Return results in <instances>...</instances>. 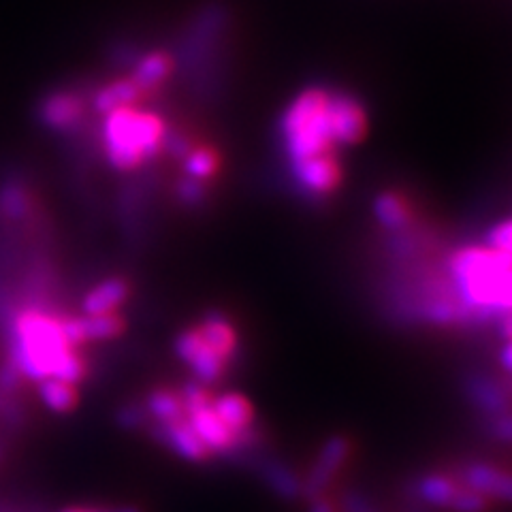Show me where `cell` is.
Listing matches in <instances>:
<instances>
[{"instance_id": "obj_1", "label": "cell", "mask_w": 512, "mask_h": 512, "mask_svg": "<svg viewBox=\"0 0 512 512\" xmlns=\"http://www.w3.org/2000/svg\"><path fill=\"white\" fill-rule=\"evenodd\" d=\"M11 361L24 378L37 382L58 378L77 384L88 372L86 359L62 331V316L35 308L22 310L15 318Z\"/></svg>"}, {"instance_id": "obj_2", "label": "cell", "mask_w": 512, "mask_h": 512, "mask_svg": "<svg viewBox=\"0 0 512 512\" xmlns=\"http://www.w3.org/2000/svg\"><path fill=\"white\" fill-rule=\"evenodd\" d=\"M451 274L468 308L512 312V259L489 246H470L451 259Z\"/></svg>"}, {"instance_id": "obj_3", "label": "cell", "mask_w": 512, "mask_h": 512, "mask_svg": "<svg viewBox=\"0 0 512 512\" xmlns=\"http://www.w3.org/2000/svg\"><path fill=\"white\" fill-rule=\"evenodd\" d=\"M167 128L152 111L122 107L105 114L103 148L109 165L118 171H135L165 146Z\"/></svg>"}, {"instance_id": "obj_4", "label": "cell", "mask_w": 512, "mask_h": 512, "mask_svg": "<svg viewBox=\"0 0 512 512\" xmlns=\"http://www.w3.org/2000/svg\"><path fill=\"white\" fill-rule=\"evenodd\" d=\"M329 92L323 88L303 90L288 105L282 118V135L293 163L318 154L333 152V135L329 126Z\"/></svg>"}, {"instance_id": "obj_5", "label": "cell", "mask_w": 512, "mask_h": 512, "mask_svg": "<svg viewBox=\"0 0 512 512\" xmlns=\"http://www.w3.org/2000/svg\"><path fill=\"white\" fill-rule=\"evenodd\" d=\"M329 126L333 141L340 146H355L367 131V116L361 103L350 94H329Z\"/></svg>"}, {"instance_id": "obj_6", "label": "cell", "mask_w": 512, "mask_h": 512, "mask_svg": "<svg viewBox=\"0 0 512 512\" xmlns=\"http://www.w3.org/2000/svg\"><path fill=\"white\" fill-rule=\"evenodd\" d=\"M350 455V440L344 436H333L320 448V453L314 461V466L303 480V498L314 500L323 498L325 489L331 485V480L338 476L342 466Z\"/></svg>"}, {"instance_id": "obj_7", "label": "cell", "mask_w": 512, "mask_h": 512, "mask_svg": "<svg viewBox=\"0 0 512 512\" xmlns=\"http://www.w3.org/2000/svg\"><path fill=\"white\" fill-rule=\"evenodd\" d=\"M175 355L190 365L201 382H214L224 372V359L207 346L199 329H188L175 340Z\"/></svg>"}, {"instance_id": "obj_8", "label": "cell", "mask_w": 512, "mask_h": 512, "mask_svg": "<svg viewBox=\"0 0 512 512\" xmlns=\"http://www.w3.org/2000/svg\"><path fill=\"white\" fill-rule=\"evenodd\" d=\"M293 169L297 182L312 195H329L342 182V167L333 152L299 160L293 163Z\"/></svg>"}, {"instance_id": "obj_9", "label": "cell", "mask_w": 512, "mask_h": 512, "mask_svg": "<svg viewBox=\"0 0 512 512\" xmlns=\"http://www.w3.org/2000/svg\"><path fill=\"white\" fill-rule=\"evenodd\" d=\"M86 114V101L77 92L58 90L47 94L37 109L39 122L50 131H69Z\"/></svg>"}, {"instance_id": "obj_10", "label": "cell", "mask_w": 512, "mask_h": 512, "mask_svg": "<svg viewBox=\"0 0 512 512\" xmlns=\"http://www.w3.org/2000/svg\"><path fill=\"white\" fill-rule=\"evenodd\" d=\"M461 483L487 500L512 504V472L487 466V463H470L461 472Z\"/></svg>"}, {"instance_id": "obj_11", "label": "cell", "mask_w": 512, "mask_h": 512, "mask_svg": "<svg viewBox=\"0 0 512 512\" xmlns=\"http://www.w3.org/2000/svg\"><path fill=\"white\" fill-rule=\"evenodd\" d=\"M186 421L210 453H229L235 448L237 436L218 419L212 404L186 412Z\"/></svg>"}, {"instance_id": "obj_12", "label": "cell", "mask_w": 512, "mask_h": 512, "mask_svg": "<svg viewBox=\"0 0 512 512\" xmlns=\"http://www.w3.org/2000/svg\"><path fill=\"white\" fill-rule=\"evenodd\" d=\"M154 436L158 442L167 444L171 451H175L188 461H205L212 455L207 451V446L201 442V438L195 434V429L190 427L186 416L173 423H158L154 429Z\"/></svg>"}, {"instance_id": "obj_13", "label": "cell", "mask_w": 512, "mask_h": 512, "mask_svg": "<svg viewBox=\"0 0 512 512\" xmlns=\"http://www.w3.org/2000/svg\"><path fill=\"white\" fill-rule=\"evenodd\" d=\"M131 295V286L124 278H107L96 284L92 291L84 297V314L96 316V314H111L116 312L122 303Z\"/></svg>"}, {"instance_id": "obj_14", "label": "cell", "mask_w": 512, "mask_h": 512, "mask_svg": "<svg viewBox=\"0 0 512 512\" xmlns=\"http://www.w3.org/2000/svg\"><path fill=\"white\" fill-rule=\"evenodd\" d=\"M143 96H146V92H143L131 77H124L96 90L92 105L99 114L105 116L109 111H116L122 107H135Z\"/></svg>"}, {"instance_id": "obj_15", "label": "cell", "mask_w": 512, "mask_h": 512, "mask_svg": "<svg viewBox=\"0 0 512 512\" xmlns=\"http://www.w3.org/2000/svg\"><path fill=\"white\" fill-rule=\"evenodd\" d=\"M459 489L461 480H455L446 474H425L423 478L416 480L414 495L427 506L451 508Z\"/></svg>"}, {"instance_id": "obj_16", "label": "cell", "mask_w": 512, "mask_h": 512, "mask_svg": "<svg viewBox=\"0 0 512 512\" xmlns=\"http://www.w3.org/2000/svg\"><path fill=\"white\" fill-rule=\"evenodd\" d=\"M212 408L218 414V419L227 425L235 436L254 425V408L244 395L239 393H224L212 399Z\"/></svg>"}, {"instance_id": "obj_17", "label": "cell", "mask_w": 512, "mask_h": 512, "mask_svg": "<svg viewBox=\"0 0 512 512\" xmlns=\"http://www.w3.org/2000/svg\"><path fill=\"white\" fill-rule=\"evenodd\" d=\"M199 331L203 335V340L207 342V346H210L218 357H222L224 361H227V359H231L235 355L237 333H235L233 325L222 314L205 316Z\"/></svg>"}, {"instance_id": "obj_18", "label": "cell", "mask_w": 512, "mask_h": 512, "mask_svg": "<svg viewBox=\"0 0 512 512\" xmlns=\"http://www.w3.org/2000/svg\"><path fill=\"white\" fill-rule=\"evenodd\" d=\"M173 71V58L167 52H150L143 56L137 67L131 75L133 82L143 90V92H150L154 88H158L160 84L165 82V79L171 75Z\"/></svg>"}, {"instance_id": "obj_19", "label": "cell", "mask_w": 512, "mask_h": 512, "mask_svg": "<svg viewBox=\"0 0 512 512\" xmlns=\"http://www.w3.org/2000/svg\"><path fill=\"white\" fill-rule=\"evenodd\" d=\"M265 485L282 500H297L303 495V480L280 461H267L261 468Z\"/></svg>"}, {"instance_id": "obj_20", "label": "cell", "mask_w": 512, "mask_h": 512, "mask_svg": "<svg viewBox=\"0 0 512 512\" xmlns=\"http://www.w3.org/2000/svg\"><path fill=\"white\" fill-rule=\"evenodd\" d=\"M374 214L384 229L389 231H402L410 224L412 212L410 205L404 197L397 192H382L374 201Z\"/></svg>"}, {"instance_id": "obj_21", "label": "cell", "mask_w": 512, "mask_h": 512, "mask_svg": "<svg viewBox=\"0 0 512 512\" xmlns=\"http://www.w3.org/2000/svg\"><path fill=\"white\" fill-rule=\"evenodd\" d=\"M41 399L43 404L56 414H69L79 404L77 384L64 382L58 378H47L41 382Z\"/></svg>"}, {"instance_id": "obj_22", "label": "cell", "mask_w": 512, "mask_h": 512, "mask_svg": "<svg viewBox=\"0 0 512 512\" xmlns=\"http://www.w3.org/2000/svg\"><path fill=\"white\" fill-rule=\"evenodd\" d=\"M220 169V154L210 148V146H201V148H192L184 156V171L186 178L205 182L214 178Z\"/></svg>"}, {"instance_id": "obj_23", "label": "cell", "mask_w": 512, "mask_h": 512, "mask_svg": "<svg viewBox=\"0 0 512 512\" xmlns=\"http://www.w3.org/2000/svg\"><path fill=\"white\" fill-rule=\"evenodd\" d=\"M146 412L154 416L156 423H173L186 416L180 393L173 391H154L146 402Z\"/></svg>"}, {"instance_id": "obj_24", "label": "cell", "mask_w": 512, "mask_h": 512, "mask_svg": "<svg viewBox=\"0 0 512 512\" xmlns=\"http://www.w3.org/2000/svg\"><path fill=\"white\" fill-rule=\"evenodd\" d=\"M84 320V331H86V340L92 342H105V340H114L118 335L124 333L126 329V320L111 312V314H96V316H82Z\"/></svg>"}, {"instance_id": "obj_25", "label": "cell", "mask_w": 512, "mask_h": 512, "mask_svg": "<svg viewBox=\"0 0 512 512\" xmlns=\"http://www.w3.org/2000/svg\"><path fill=\"white\" fill-rule=\"evenodd\" d=\"M0 212L7 218L20 220L28 212V197L26 192L18 186H9L0 192Z\"/></svg>"}, {"instance_id": "obj_26", "label": "cell", "mask_w": 512, "mask_h": 512, "mask_svg": "<svg viewBox=\"0 0 512 512\" xmlns=\"http://www.w3.org/2000/svg\"><path fill=\"white\" fill-rule=\"evenodd\" d=\"M451 510H455V512H485L487 510V498H483V495L461 483V489L457 493V498H455Z\"/></svg>"}, {"instance_id": "obj_27", "label": "cell", "mask_w": 512, "mask_h": 512, "mask_svg": "<svg viewBox=\"0 0 512 512\" xmlns=\"http://www.w3.org/2000/svg\"><path fill=\"white\" fill-rule=\"evenodd\" d=\"M474 395L478 399V404L489 412H502L506 408V397L495 389L491 382H478Z\"/></svg>"}, {"instance_id": "obj_28", "label": "cell", "mask_w": 512, "mask_h": 512, "mask_svg": "<svg viewBox=\"0 0 512 512\" xmlns=\"http://www.w3.org/2000/svg\"><path fill=\"white\" fill-rule=\"evenodd\" d=\"M487 246L508 254L512 259V220L495 224L487 235Z\"/></svg>"}, {"instance_id": "obj_29", "label": "cell", "mask_w": 512, "mask_h": 512, "mask_svg": "<svg viewBox=\"0 0 512 512\" xmlns=\"http://www.w3.org/2000/svg\"><path fill=\"white\" fill-rule=\"evenodd\" d=\"M178 197H180L184 203H188V205L201 203V201L205 199L203 182L192 180V178H184V180L178 184Z\"/></svg>"}, {"instance_id": "obj_30", "label": "cell", "mask_w": 512, "mask_h": 512, "mask_svg": "<svg viewBox=\"0 0 512 512\" xmlns=\"http://www.w3.org/2000/svg\"><path fill=\"white\" fill-rule=\"evenodd\" d=\"M342 512H374L372 502L363 493L350 491L342 498Z\"/></svg>"}, {"instance_id": "obj_31", "label": "cell", "mask_w": 512, "mask_h": 512, "mask_svg": "<svg viewBox=\"0 0 512 512\" xmlns=\"http://www.w3.org/2000/svg\"><path fill=\"white\" fill-rule=\"evenodd\" d=\"M493 436L502 442H512V414H502L493 421Z\"/></svg>"}, {"instance_id": "obj_32", "label": "cell", "mask_w": 512, "mask_h": 512, "mask_svg": "<svg viewBox=\"0 0 512 512\" xmlns=\"http://www.w3.org/2000/svg\"><path fill=\"white\" fill-rule=\"evenodd\" d=\"M143 419H146V410L141 408H126L120 412V423L124 427H139Z\"/></svg>"}, {"instance_id": "obj_33", "label": "cell", "mask_w": 512, "mask_h": 512, "mask_svg": "<svg viewBox=\"0 0 512 512\" xmlns=\"http://www.w3.org/2000/svg\"><path fill=\"white\" fill-rule=\"evenodd\" d=\"M500 331H502V338H504L506 342H512V312L502 314V325H500Z\"/></svg>"}, {"instance_id": "obj_34", "label": "cell", "mask_w": 512, "mask_h": 512, "mask_svg": "<svg viewBox=\"0 0 512 512\" xmlns=\"http://www.w3.org/2000/svg\"><path fill=\"white\" fill-rule=\"evenodd\" d=\"M308 512H335V508L325 498H314V500H310Z\"/></svg>"}, {"instance_id": "obj_35", "label": "cell", "mask_w": 512, "mask_h": 512, "mask_svg": "<svg viewBox=\"0 0 512 512\" xmlns=\"http://www.w3.org/2000/svg\"><path fill=\"white\" fill-rule=\"evenodd\" d=\"M500 361L506 370L512 374V342H506V346L500 352Z\"/></svg>"}, {"instance_id": "obj_36", "label": "cell", "mask_w": 512, "mask_h": 512, "mask_svg": "<svg viewBox=\"0 0 512 512\" xmlns=\"http://www.w3.org/2000/svg\"><path fill=\"white\" fill-rule=\"evenodd\" d=\"M111 512H141V510L135 508V506H122V508H116V510H111Z\"/></svg>"}, {"instance_id": "obj_37", "label": "cell", "mask_w": 512, "mask_h": 512, "mask_svg": "<svg viewBox=\"0 0 512 512\" xmlns=\"http://www.w3.org/2000/svg\"><path fill=\"white\" fill-rule=\"evenodd\" d=\"M3 404H5L3 402V391H0V410H3Z\"/></svg>"}, {"instance_id": "obj_38", "label": "cell", "mask_w": 512, "mask_h": 512, "mask_svg": "<svg viewBox=\"0 0 512 512\" xmlns=\"http://www.w3.org/2000/svg\"><path fill=\"white\" fill-rule=\"evenodd\" d=\"M64 512H92V510H64Z\"/></svg>"}]
</instances>
